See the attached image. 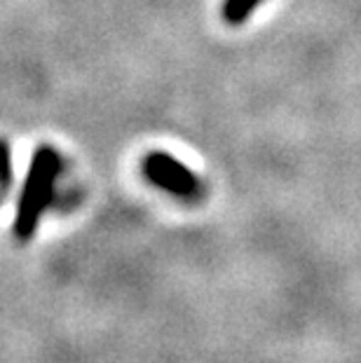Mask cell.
Masks as SVG:
<instances>
[{"instance_id": "cell-1", "label": "cell", "mask_w": 361, "mask_h": 363, "mask_svg": "<svg viewBox=\"0 0 361 363\" xmlns=\"http://www.w3.org/2000/svg\"><path fill=\"white\" fill-rule=\"evenodd\" d=\"M61 172V157L52 145H40L30 160L24 188H21L17 213H14L12 235L19 244H28L33 239L43 213L55 199L57 179Z\"/></svg>"}, {"instance_id": "cell-2", "label": "cell", "mask_w": 361, "mask_h": 363, "mask_svg": "<svg viewBox=\"0 0 361 363\" xmlns=\"http://www.w3.org/2000/svg\"><path fill=\"white\" fill-rule=\"evenodd\" d=\"M141 172L155 188L165 190L172 197L183 199V202H199L204 195L202 179H199L193 169L183 164V162L169 155V152L162 150L148 152L143 157Z\"/></svg>"}, {"instance_id": "cell-3", "label": "cell", "mask_w": 361, "mask_h": 363, "mask_svg": "<svg viewBox=\"0 0 361 363\" xmlns=\"http://www.w3.org/2000/svg\"><path fill=\"white\" fill-rule=\"evenodd\" d=\"M263 0H226L221 10V17L228 26H242L244 21L253 17V12L258 10V5Z\"/></svg>"}, {"instance_id": "cell-4", "label": "cell", "mask_w": 361, "mask_h": 363, "mask_svg": "<svg viewBox=\"0 0 361 363\" xmlns=\"http://www.w3.org/2000/svg\"><path fill=\"white\" fill-rule=\"evenodd\" d=\"M14 183V164H12V145L0 138V204L10 197Z\"/></svg>"}]
</instances>
